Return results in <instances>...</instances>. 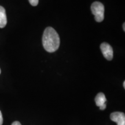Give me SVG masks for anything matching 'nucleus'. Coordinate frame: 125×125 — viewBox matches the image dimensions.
I'll use <instances>...</instances> for the list:
<instances>
[{
    "instance_id": "nucleus-1",
    "label": "nucleus",
    "mask_w": 125,
    "mask_h": 125,
    "mask_svg": "<svg viewBox=\"0 0 125 125\" xmlns=\"http://www.w3.org/2000/svg\"><path fill=\"white\" fill-rule=\"evenodd\" d=\"M60 43V37L55 30L51 27H47L43 32L42 37L44 49L48 52H54L59 49Z\"/></svg>"
},
{
    "instance_id": "nucleus-2",
    "label": "nucleus",
    "mask_w": 125,
    "mask_h": 125,
    "mask_svg": "<svg viewBox=\"0 0 125 125\" xmlns=\"http://www.w3.org/2000/svg\"><path fill=\"white\" fill-rule=\"evenodd\" d=\"M91 10L94 16V19L97 22H101L104 19V6L100 2H93L92 4Z\"/></svg>"
},
{
    "instance_id": "nucleus-3",
    "label": "nucleus",
    "mask_w": 125,
    "mask_h": 125,
    "mask_svg": "<svg viewBox=\"0 0 125 125\" xmlns=\"http://www.w3.org/2000/svg\"><path fill=\"white\" fill-rule=\"evenodd\" d=\"M100 49L103 56L107 60H111L113 59V49L110 45L106 42L101 43Z\"/></svg>"
},
{
    "instance_id": "nucleus-4",
    "label": "nucleus",
    "mask_w": 125,
    "mask_h": 125,
    "mask_svg": "<svg viewBox=\"0 0 125 125\" xmlns=\"http://www.w3.org/2000/svg\"><path fill=\"white\" fill-rule=\"evenodd\" d=\"M111 121L117 123V125H125V115L123 112H115L111 114Z\"/></svg>"
},
{
    "instance_id": "nucleus-5",
    "label": "nucleus",
    "mask_w": 125,
    "mask_h": 125,
    "mask_svg": "<svg viewBox=\"0 0 125 125\" xmlns=\"http://www.w3.org/2000/svg\"><path fill=\"white\" fill-rule=\"evenodd\" d=\"M7 24V18L5 9L0 6V28H4Z\"/></svg>"
},
{
    "instance_id": "nucleus-6",
    "label": "nucleus",
    "mask_w": 125,
    "mask_h": 125,
    "mask_svg": "<svg viewBox=\"0 0 125 125\" xmlns=\"http://www.w3.org/2000/svg\"><path fill=\"white\" fill-rule=\"evenodd\" d=\"M95 101H96L97 106H98V107L105 104L107 99H106L105 94L103 93H98L96 97V98H95Z\"/></svg>"
},
{
    "instance_id": "nucleus-7",
    "label": "nucleus",
    "mask_w": 125,
    "mask_h": 125,
    "mask_svg": "<svg viewBox=\"0 0 125 125\" xmlns=\"http://www.w3.org/2000/svg\"><path fill=\"white\" fill-rule=\"evenodd\" d=\"M30 4L32 6H34V7H35L38 4L39 0H29Z\"/></svg>"
},
{
    "instance_id": "nucleus-8",
    "label": "nucleus",
    "mask_w": 125,
    "mask_h": 125,
    "mask_svg": "<svg viewBox=\"0 0 125 125\" xmlns=\"http://www.w3.org/2000/svg\"><path fill=\"white\" fill-rule=\"evenodd\" d=\"M3 123V118H2V115L1 113V111H0V125H2Z\"/></svg>"
},
{
    "instance_id": "nucleus-9",
    "label": "nucleus",
    "mask_w": 125,
    "mask_h": 125,
    "mask_svg": "<svg viewBox=\"0 0 125 125\" xmlns=\"http://www.w3.org/2000/svg\"><path fill=\"white\" fill-rule=\"evenodd\" d=\"M11 125H21V123L19 122L15 121V122H14L12 123Z\"/></svg>"
},
{
    "instance_id": "nucleus-10",
    "label": "nucleus",
    "mask_w": 125,
    "mask_h": 125,
    "mask_svg": "<svg viewBox=\"0 0 125 125\" xmlns=\"http://www.w3.org/2000/svg\"><path fill=\"white\" fill-rule=\"evenodd\" d=\"M100 109H101V110H104V109H105L106 108V104H104V105H103L102 106H101V107H100Z\"/></svg>"
},
{
    "instance_id": "nucleus-11",
    "label": "nucleus",
    "mask_w": 125,
    "mask_h": 125,
    "mask_svg": "<svg viewBox=\"0 0 125 125\" xmlns=\"http://www.w3.org/2000/svg\"><path fill=\"white\" fill-rule=\"evenodd\" d=\"M125 23H123V30H124V31H125Z\"/></svg>"
},
{
    "instance_id": "nucleus-12",
    "label": "nucleus",
    "mask_w": 125,
    "mask_h": 125,
    "mask_svg": "<svg viewBox=\"0 0 125 125\" xmlns=\"http://www.w3.org/2000/svg\"><path fill=\"white\" fill-rule=\"evenodd\" d=\"M123 87H124V89L125 88V81L123 82Z\"/></svg>"
},
{
    "instance_id": "nucleus-13",
    "label": "nucleus",
    "mask_w": 125,
    "mask_h": 125,
    "mask_svg": "<svg viewBox=\"0 0 125 125\" xmlns=\"http://www.w3.org/2000/svg\"><path fill=\"white\" fill-rule=\"evenodd\" d=\"M0 74H1V69H0Z\"/></svg>"
}]
</instances>
